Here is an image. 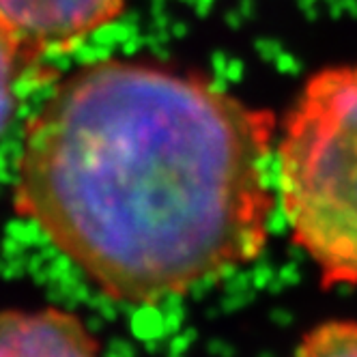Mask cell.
<instances>
[{
    "label": "cell",
    "mask_w": 357,
    "mask_h": 357,
    "mask_svg": "<svg viewBox=\"0 0 357 357\" xmlns=\"http://www.w3.org/2000/svg\"><path fill=\"white\" fill-rule=\"evenodd\" d=\"M271 144V114L192 75L91 65L31 123L15 209L106 295L153 303L261 254Z\"/></svg>",
    "instance_id": "obj_1"
},
{
    "label": "cell",
    "mask_w": 357,
    "mask_h": 357,
    "mask_svg": "<svg viewBox=\"0 0 357 357\" xmlns=\"http://www.w3.org/2000/svg\"><path fill=\"white\" fill-rule=\"evenodd\" d=\"M280 196L323 282L357 287V65L303 86L280 140Z\"/></svg>",
    "instance_id": "obj_2"
},
{
    "label": "cell",
    "mask_w": 357,
    "mask_h": 357,
    "mask_svg": "<svg viewBox=\"0 0 357 357\" xmlns=\"http://www.w3.org/2000/svg\"><path fill=\"white\" fill-rule=\"evenodd\" d=\"M125 0H0V26L22 54L78 41L106 26Z\"/></svg>",
    "instance_id": "obj_3"
},
{
    "label": "cell",
    "mask_w": 357,
    "mask_h": 357,
    "mask_svg": "<svg viewBox=\"0 0 357 357\" xmlns=\"http://www.w3.org/2000/svg\"><path fill=\"white\" fill-rule=\"evenodd\" d=\"M0 357H99V349L69 312L9 310L0 314Z\"/></svg>",
    "instance_id": "obj_4"
},
{
    "label": "cell",
    "mask_w": 357,
    "mask_h": 357,
    "mask_svg": "<svg viewBox=\"0 0 357 357\" xmlns=\"http://www.w3.org/2000/svg\"><path fill=\"white\" fill-rule=\"evenodd\" d=\"M293 357H357V321H329L314 327Z\"/></svg>",
    "instance_id": "obj_5"
},
{
    "label": "cell",
    "mask_w": 357,
    "mask_h": 357,
    "mask_svg": "<svg viewBox=\"0 0 357 357\" xmlns=\"http://www.w3.org/2000/svg\"><path fill=\"white\" fill-rule=\"evenodd\" d=\"M22 59L24 54L17 43L0 26V132L5 130V125L9 123L13 112V91Z\"/></svg>",
    "instance_id": "obj_6"
}]
</instances>
